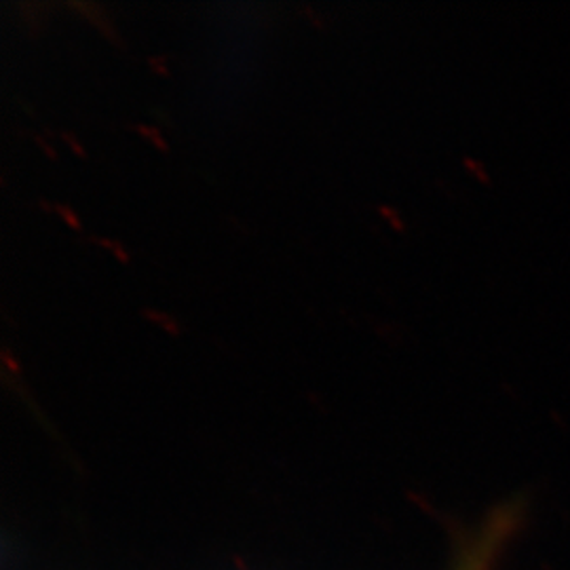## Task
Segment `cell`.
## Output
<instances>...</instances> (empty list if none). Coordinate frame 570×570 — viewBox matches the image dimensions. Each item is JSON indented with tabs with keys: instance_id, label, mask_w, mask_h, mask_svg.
I'll return each mask as SVG.
<instances>
[{
	"instance_id": "obj_1",
	"label": "cell",
	"mask_w": 570,
	"mask_h": 570,
	"mask_svg": "<svg viewBox=\"0 0 570 570\" xmlns=\"http://www.w3.org/2000/svg\"><path fill=\"white\" fill-rule=\"evenodd\" d=\"M515 527V518L511 511H503L492 518L480 534L469 543L468 550L461 556L454 570H490L499 558L501 548L510 539L511 530Z\"/></svg>"
}]
</instances>
